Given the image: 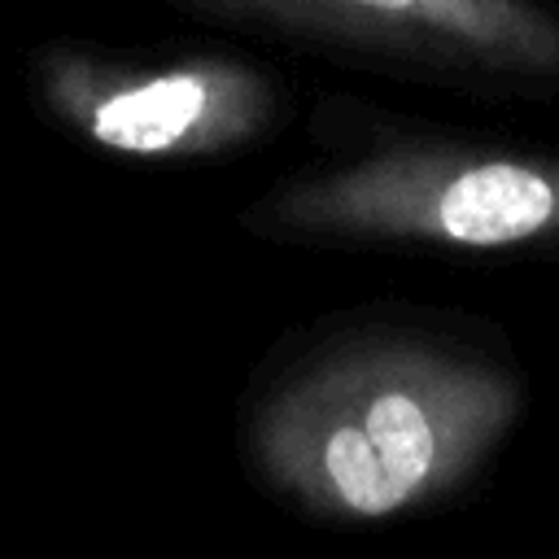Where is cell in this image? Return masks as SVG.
<instances>
[{"label":"cell","mask_w":559,"mask_h":559,"mask_svg":"<svg viewBox=\"0 0 559 559\" xmlns=\"http://www.w3.org/2000/svg\"><path fill=\"white\" fill-rule=\"evenodd\" d=\"M44 109L96 148L127 157H214L253 144L280 109L262 66L240 57L109 61L48 48L35 66Z\"/></svg>","instance_id":"cell-3"},{"label":"cell","mask_w":559,"mask_h":559,"mask_svg":"<svg viewBox=\"0 0 559 559\" xmlns=\"http://www.w3.org/2000/svg\"><path fill=\"white\" fill-rule=\"evenodd\" d=\"M520 380L437 341H358L306 362L253 415V463L301 511L371 524L459 489L511 432Z\"/></svg>","instance_id":"cell-1"},{"label":"cell","mask_w":559,"mask_h":559,"mask_svg":"<svg viewBox=\"0 0 559 559\" xmlns=\"http://www.w3.org/2000/svg\"><path fill=\"white\" fill-rule=\"evenodd\" d=\"M218 4H231V9H245V13H262V17H280V22H310L306 0H218Z\"/></svg>","instance_id":"cell-5"},{"label":"cell","mask_w":559,"mask_h":559,"mask_svg":"<svg viewBox=\"0 0 559 559\" xmlns=\"http://www.w3.org/2000/svg\"><path fill=\"white\" fill-rule=\"evenodd\" d=\"M306 13L402 52L559 83V13L537 0H306Z\"/></svg>","instance_id":"cell-4"},{"label":"cell","mask_w":559,"mask_h":559,"mask_svg":"<svg viewBox=\"0 0 559 559\" xmlns=\"http://www.w3.org/2000/svg\"><path fill=\"white\" fill-rule=\"evenodd\" d=\"M249 227L341 245H432L467 253L559 245V157L402 140L280 183Z\"/></svg>","instance_id":"cell-2"}]
</instances>
